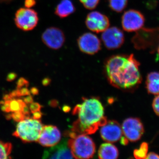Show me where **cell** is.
Instances as JSON below:
<instances>
[{
    "label": "cell",
    "mask_w": 159,
    "mask_h": 159,
    "mask_svg": "<svg viewBox=\"0 0 159 159\" xmlns=\"http://www.w3.org/2000/svg\"><path fill=\"white\" fill-rule=\"evenodd\" d=\"M139 66L140 63L133 54L111 56L105 65L107 79L116 88L125 90L134 89L142 81Z\"/></svg>",
    "instance_id": "1"
},
{
    "label": "cell",
    "mask_w": 159,
    "mask_h": 159,
    "mask_svg": "<svg viewBox=\"0 0 159 159\" xmlns=\"http://www.w3.org/2000/svg\"><path fill=\"white\" fill-rule=\"evenodd\" d=\"M73 113L78 116L71 129L76 134H93L107 122L102 103L96 98H84L74 107Z\"/></svg>",
    "instance_id": "2"
},
{
    "label": "cell",
    "mask_w": 159,
    "mask_h": 159,
    "mask_svg": "<svg viewBox=\"0 0 159 159\" xmlns=\"http://www.w3.org/2000/svg\"><path fill=\"white\" fill-rule=\"evenodd\" d=\"M70 135L71 139L68 141V145L74 158L89 159L93 157L96 146L90 137L84 134L77 135L73 132Z\"/></svg>",
    "instance_id": "3"
},
{
    "label": "cell",
    "mask_w": 159,
    "mask_h": 159,
    "mask_svg": "<svg viewBox=\"0 0 159 159\" xmlns=\"http://www.w3.org/2000/svg\"><path fill=\"white\" fill-rule=\"evenodd\" d=\"M43 126L39 119L26 118L19 121L13 135L25 143L38 142Z\"/></svg>",
    "instance_id": "4"
},
{
    "label": "cell",
    "mask_w": 159,
    "mask_h": 159,
    "mask_svg": "<svg viewBox=\"0 0 159 159\" xmlns=\"http://www.w3.org/2000/svg\"><path fill=\"white\" fill-rule=\"evenodd\" d=\"M131 42L136 50H149L154 53L159 44V28L139 29L131 39Z\"/></svg>",
    "instance_id": "5"
},
{
    "label": "cell",
    "mask_w": 159,
    "mask_h": 159,
    "mask_svg": "<svg viewBox=\"0 0 159 159\" xmlns=\"http://www.w3.org/2000/svg\"><path fill=\"white\" fill-rule=\"evenodd\" d=\"M39 20L37 12L31 8H20L15 14V24L17 28L23 31L33 30L37 26Z\"/></svg>",
    "instance_id": "6"
},
{
    "label": "cell",
    "mask_w": 159,
    "mask_h": 159,
    "mask_svg": "<svg viewBox=\"0 0 159 159\" xmlns=\"http://www.w3.org/2000/svg\"><path fill=\"white\" fill-rule=\"evenodd\" d=\"M122 134L129 142H136L141 139L144 133V127L140 119L129 118L122 123Z\"/></svg>",
    "instance_id": "7"
},
{
    "label": "cell",
    "mask_w": 159,
    "mask_h": 159,
    "mask_svg": "<svg viewBox=\"0 0 159 159\" xmlns=\"http://www.w3.org/2000/svg\"><path fill=\"white\" fill-rule=\"evenodd\" d=\"M145 22L144 15L140 11L134 9L125 11L121 20L122 29L129 32L137 31L142 29Z\"/></svg>",
    "instance_id": "8"
},
{
    "label": "cell",
    "mask_w": 159,
    "mask_h": 159,
    "mask_svg": "<svg viewBox=\"0 0 159 159\" xmlns=\"http://www.w3.org/2000/svg\"><path fill=\"white\" fill-rule=\"evenodd\" d=\"M101 39L107 48L114 50L122 47L125 41V36L123 31L118 27H109L102 32Z\"/></svg>",
    "instance_id": "9"
},
{
    "label": "cell",
    "mask_w": 159,
    "mask_h": 159,
    "mask_svg": "<svg viewBox=\"0 0 159 159\" xmlns=\"http://www.w3.org/2000/svg\"><path fill=\"white\" fill-rule=\"evenodd\" d=\"M43 43L50 49L58 50L65 42L64 33L61 29L56 27H50L46 29L41 36Z\"/></svg>",
    "instance_id": "10"
},
{
    "label": "cell",
    "mask_w": 159,
    "mask_h": 159,
    "mask_svg": "<svg viewBox=\"0 0 159 159\" xmlns=\"http://www.w3.org/2000/svg\"><path fill=\"white\" fill-rule=\"evenodd\" d=\"M78 48L81 52L93 55L98 53L101 49V41L97 35L87 32L80 36L77 39Z\"/></svg>",
    "instance_id": "11"
},
{
    "label": "cell",
    "mask_w": 159,
    "mask_h": 159,
    "mask_svg": "<svg viewBox=\"0 0 159 159\" xmlns=\"http://www.w3.org/2000/svg\"><path fill=\"white\" fill-rule=\"evenodd\" d=\"M85 25L88 29L96 33L102 32L110 26V20L105 15L98 11L89 13L85 20Z\"/></svg>",
    "instance_id": "12"
},
{
    "label": "cell",
    "mask_w": 159,
    "mask_h": 159,
    "mask_svg": "<svg viewBox=\"0 0 159 159\" xmlns=\"http://www.w3.org/2000/svg\"><path fill=\"white\" fill-rule=\"evenodd\" d=\"M100 135L105 142L114 143L119 141L122 136V127L117 121L110 120L101 126Z\"/></svg>",
    "instance_id": "13"
},
{
    "label": "cell",
    "mask_w": 159,
    "mask_h": 159,
    "mask_svg": "<svg viewBox=\"0 0 159 159\" xmlns=\"http://www.w3.org/2000/svg\"><path fill=\"white\" fill-rule=\"evenodd\" d=\"M61 138L60 132L56 126L45 125L43 127L38 142L43 146L51 147L57 145Z\"/></svg>",
    "instance_id": "14"
},
{
    "label": "cell",
    "mask_w": 159,
    "mask_h": 159,
    "mask_svg": "<svg viewBox=\"0 0 159 159\" xmlns=\"http://www.w3.org/2000/svg\"><path fill=\"white\" fill-rule=\"evenodd\" d=\"M43 159H72L74 158L70 149L68 145V141L63 139L57 145L51 147L44 152Z\"/></svg>",
    "instance_id": "15"
},
{
    "label": "cell",
    "mask_w": 159,
    "mask_h": 159,
    "mask_svg": "<svg viewBox=\"0 0 159 159\" xmlns=\"http://www.w3.org/2000/svg\"><path fill=\"white\" fill-rule=\"evenodd\" d=\"M119 155V151L117 147L109 142L102 144L98 151L99 159H117Z\"/></svg>",
    "instance_id": "16"
},
{
    "label": "cell",
    "mask_w": 159,
    "mask_h": 159,
    "mask_svg": "<svg viewBox=\"0 0 159 159\" xmlns=\"http://www.w3.org/2000/svg\"><path fill=\"white\" fill-rule=\"evenodd\" d=\"M75 11V6L70 0H62L56 6L55 14L61 18L68 17Z\"/></svg>",
    "instance_id": "17"
},
{
    "label": "cell",
    "mask_w": 159,
    "mask_h": 159,
    "mask_svg": "<svg viewBox=\"0 0 159 159\" xmlns=\"http://www.w3.org/2000/svg\"><path fill=\"white\" fill-rule=\"evenodd\" d=\"M146 88L148 93L159 95V72H152L147 75Z\"/></svg>",
    "instance_id": "18"
},
{
    "label": "cell",
    "mask_w": 159,
    "mask_h": 159,
    "mask_svg": "<svg viewBox=\"0 0 159 159\" xmlns=\"http://www.w3.org/2000/svg\"><path fill=\"white\" fill-rule=\"evenodd\" d=\"M109 6L113 11L121 12L125 9L128 0H108Z\"/></svg>",
    "instance_id": "19"
},
{
    "label": "cell",
    "mask_w": 159,
    "mask_h": 159,
    "mask_svg": "<svg viewBox=\"0 0 159 159\" xmlns=\"http://www.w3.org/2000/svg\"><path fill=\"white\" fill-rule=\"evenodd\" d=\"M12 148L11 143L0 141V159L11 158Z\"/></svg>",
    "instance_id": "20"
},
{
    "label": "cell",
    "mask_w": 159,
    "mask_h": 159,
    "mask_svg": "<svg viewBox=\"0 0 159 159\" xmlns=\"http://www.w3.org/2000/svg\"><path fill=\"white\" fill-rule=\"evenodd\" d=\"M148 144L146 142H142L138 149L134 151V156L136 159H146L148 155Z\"/></svg>",
    "instance_id": "21"
},
{
    "label": "cell",
    "mask_w": 159,
    "mask_h": 159,
    "mask_svg": "<svg viewBox=\"0 0 159 159\" xmlns=\"http://www.w3.org/2000/svg\"><path fill=\"white\" fill-rule=\"evenodd\" d=\"M86 9L92 10L97 7L100 0H79Z\"/></svg>",
    "instance_id": "22"
},
{
    "label": "cell",
    "mask_w": 159,
    "mask_h": 159,
    "mask_svg": "<svg viewBox=\"0 0 159 159\" xmlns=\"http://www.w3.org/2000/svg\"><path fill=\"white\" fill-rule=\"evenodd\" d=\"M152 108L157 116H159V95L155 97L152 102Z\"/></svg>",
    "instance_id": "23"
},
{
    "label": "cell",
    "mask_w": 159,
    "mask_h": 159,
    "mask_svg": "<svg viewBox=\"0 0 159 159\" xmlns=\"http://www.w3.org/2000/svg\"><path fill=\"white\" fill-rule=\"evenodd\" d=\"M25 6L26 8H31L36 4V0H25Z\"/></svg>",
    "instance_id": "24"
},
{
    "label": "cell",
    "mask_w": 159,
    "mask_h": 159,
    "mask_svg": "<svg viewBox=\"0 0 159 159\" xmlns=\"http://www.w3.org/2000/svg\"><path fill=\"white\" fill-rule=\"evenodd\" d=\"M146 159H159V155L153 152H151L147 155Z\"/></svg>",
    "instance_id": "25"
},
{
    "label": "cell",
    "mask_w": 159,
    "mask_h": 159,
    "mask_svg": "<svg viewBox=\"0 0 159 159\" xmlns=\"http://www.w3.org/2000/svg\"><path fill=\"white\" fill-rule=\"evenodd\" d=\"M14 0H0V4H3V3H6V4H9L11 3Z\"/></svg>",
    "instance_id": "26"
},
{
    "label": "cell",
    "mask_w": 159,
    "mask_h": 159,
    "mask_svg": "<svg viewBox=\"0 0 159 159\" xmlns=\"http://www.w3.org/2000/svg\"><path fill=\"white\" fill-rule=\"evenodd\" d=\"M157 53L158 54L159 56V44L157 48Z\"/></svg>",
    "instance_id": "27"
}]
</instances>
